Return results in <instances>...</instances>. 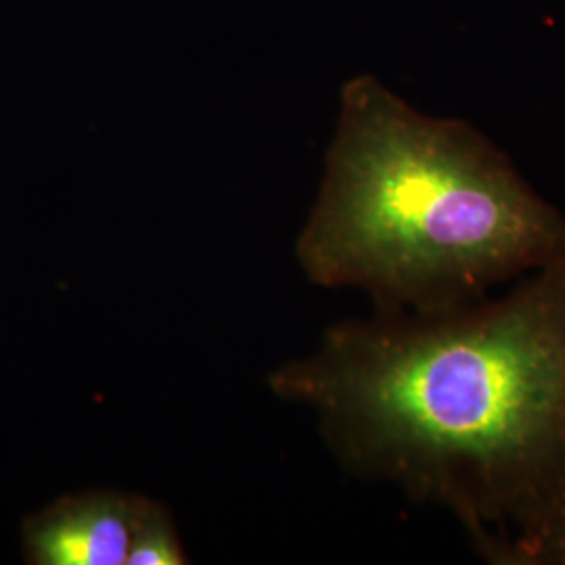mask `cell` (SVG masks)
Segmentation results:
<instances>
[{
	"instance_id": "1",
	"label": "cell",
	"mask_w": 565,
	"mask_h": 565,
	"mask_svg": "<svg viewBox=\"0 0 565 565\" xmlns=\"http://www.w3.org/2000/svg\"><path fill=\"white\" fill-rule=\"evenodd\" d=\"M268 384L348 473L443 509L488 564H530L565 513V258L499 298L333 324Z\"/></svg>"
},
{
	"instance_id": "2",
	"label": "cell",
	"mask_w": 565,
	"mask_h": 565,
	"mask_svg": "<svg viewBox=\"0 0 565 565\" xmlns=\"http://www.w3.org/2000/svg\"><path fill=\"white\" fill-rule=\"evenodd\" d=\"M296 258L308 281L363 291L375 312L431 315L564 260L565 214L476 126L359 76Z\"/></svg>"
},
{
	"instance_id": "3",
	"label": "cell",
	"mask_w": 565,
	"mask_h": 565,
	"mask_svg": "<svg viewBox=\"0 0 565 565\" xmlns=\"http://www.w3.org/2000/svg\"><path fill=\"white\" fill-rule=\"evenodd\" d=\"M141 494L90 490L30 515L23 555L34 565H126Z\"/></svg>"
},
{
	"instance_id": "4",
	"label": "cell",
	"mask_w": 565,
	"mask_h": 565,
	"mask_svg": "<svg viewBox=\"0 0 565 565\" xmlns=\"http://www.w3.org/2000/svg\"><path fill=\"white\" fill-rule=\"evenodd\" d=\"M182 564L189 559L168 509L142 497L126 565Z\"/></svg>"
},
{
	"instance_id": "5",
	"label": "cell",
	"mask_w": 565,
	"mask_h": 565,
	"mask_svg": "<svg viewBox=\"0 0 565 565\" xmlns=\"http://www.w3.org/2000/svg\"><path fill=\"white\" fill-rule=\"evenodd\" d=\"M527 565H565V513L546 532Z\"/></svg>"
}]
</instances>
